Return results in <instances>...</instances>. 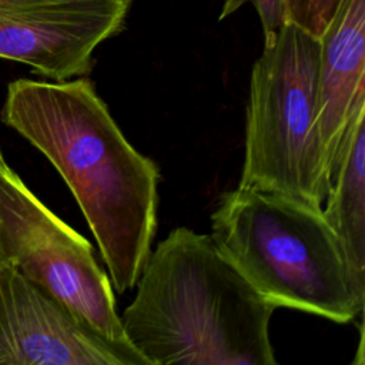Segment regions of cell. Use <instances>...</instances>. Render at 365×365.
Returning <instances> with one entry per match:
<instances>
[{
  "label": "cell",
  "mask_w": 365,
  "mask_h": 365,
  "mask_svg": "<svg viewBox=\"0 0 365 365\" xmlns=\"http://www.w3.org/2000/svg\"><path fill=\"white\" fill-rule=\"evenodd\" d=\"M345 0H284L287 21L319 38Z\"/></svg>",
  "instance_id": "obj_10"
},
{
  "label": "cell",
  "mask_w": 365,
  "mask_h": 365,
  "mask_svg": "<svg viewBox=\"0 0 365 365\" xmlns=\"http://www.w3.org/2000/svg\"><path fill=\"white\" fill-rule=\"evenodd\" d=\"M318 128L328 171L365 108V0H345L319 37Z\"/></svg>",
  "instance_id": "obj_8"
},
{
  "label": "cell",
  "mask_w": 365,
  "mask_h": 365,
  "mask_svg": "<svg viewBox=\"0 0 365 365\" xmlns=\"http://www.w3.org/2000/svg\"><path fill=\"white\" fill-rule=\"evenodd\" d=\"M210 235L232 268L275 308L338 324L354 321L364 309L365 295L319 205L237 187L220 197Z\"/></svg>",
  "instance_id": "obj_3"
},
{
  "label": "cell",
  "mask_w": 365,
  "mask_h": 365,
  "mask_svg": "<svg viewBox=\"0 0 365 365\" xmlns=\"http://www.w3.org/2000/svg\"><path fill=\"white\" fill-rule=\"evenodd\" d=\"M0 118L43 153L68 185L113 288L133 289L157 231V164L127 141L87 77L14 80Z\"/></svg>",
  "instance_id": "obj_1"
},
{
  "label": "cell",
  "mask_w": 365,
  "mask_h": 365,
  "mask_svg": "<svg viewBox=\"0 0 365 365\" xmlns=\"http://www.w3.org/2000/svg\"><path fill=\"white\" fill-rule=\"evenodd\" d=\"M319 38L287 21L254 63L238 187L322 207L331 185L318 128Z\"/></svg>",
  "instance_id": "obj_4"
},
{
  "label": "cell",
  "mask_w": 365,
  "mask_h": 365,
  "mask_svg": "<svg viewBox=\"0 0 365 365\" xmlns=\"http://www.w3.org/2000/svg\"><path fill=\"white\" fill-rule=\"evenodd\" d=\"M0 365H150L131 345L111 342L27 279L0 268Z\"/></svg>",
  "instance_id": "obj_7"
},
{
  "label": "cell",
  "mask_w": 365,
  "mask_h": 365,
  "mask_svg": "<svg viewBox=\"0 0 365 365\" xmlns=\"http://www.w3.org/2000/svg\"><path fill=\"white\" fill-rule=\"evenodd\" d=\"M4 160H6V158H4L3 153H1V148H0V164H1ZM3 264H4V259H3V255H1V248H0V268L3 267Z\"/></svg>",
  "instance_id": "obj_12"
},
{
  "label": "cell",
  "mask_w": 365,
  "mask_h": 365,
  "mask_svg": "<svg viewBox=\"0 0 365 365\" xmlns=\"http://www.w3.org/2000/svg\"><path fill=\"white\" fill-rule=\"evenodd\" d=\"M134 0H0V58L53 81L86 77L93 53L118 34Z\"/></svg>",
  "instance_id": "obj_6"
},
{
  "label": "cell",
  "mask_w": 365,
  "mask_h": 365,
  "mask_svg": "<svg viewBox=\"0 0 365 365\" xmlns=\"http://www.w3.org/2000/svg\"><path fill=\"white\" fill-rule=\"evenodd\" d=\"M120 317L150 365H275L277 309L220 254L211 235L173 230L150 252Z\"/></svg>",
  "instance_id": "obj_2"
},
{
  "label": "cell",
  "mask_w": 365,
  "mask_h": 365,
  "mask_svg": "<svg viewBox=\"0 0 365 365\" xmlns=\"http://www.w3.org/2000/svg\"><path fill=\"white\" fill-rule=\"evenodd\" d=\"M248 1L255 7L258 13L262 26L264 41L272 38L277 31L287 23L284 0H224L218 19L224 20Z\"/></svg>",
  "instance_id": "obj_11"
},
{
  "label": "cell",
  "mask_w": 365,
  "mask_h": 365,
  "mask_svg": "<svg viewBox=\"0 0 365 365\" xmlns=\"http://www.w3.org/2000/svg\"><path fill=\"white\" fill-rule=\"evenodd\" d=\"M322 205L355 285L365 295V108L351 123Z\"/></svg>",
  "instance_id": "obj_9"
},
{
  "label": "cell",
  "mask_w": 365,
  "mask_h": 365,
  "mask_svg": "<svg viewBox=\"0 0 365 365\" xmlns=\"http://www.w3.org/2000/svg\"><path fill=\"white\" fill-rule=\"evenodd\" d=\"M0 248L4 262L97 334L131 345L91 244L44 205L6 160L0 164Z\"/></svg>",
  "instance_id": "obj_5"
}]
</instances>
